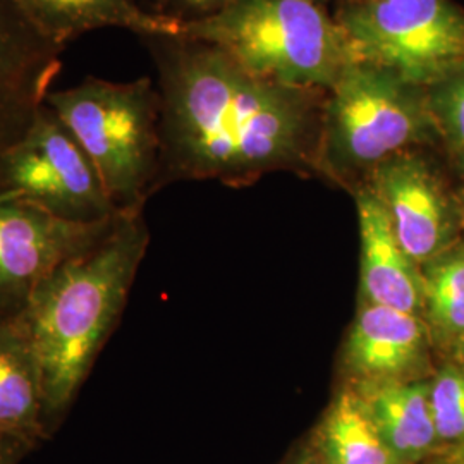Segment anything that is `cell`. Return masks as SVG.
Instances as JSON below:
<instances>
[{
	"instance_id": "ba28073f",
	"label": "cell",
	"mask_w": 464,
	"mask_h": 464,
	"mask_svg": "<svg viewBox=\"0 0 464 464\" xmlns=\"http://www.w3.org/2000/svg\"><path fill=\"white\" fill-rule=\"evenodd\" d=\"M433 151L437 150L402 151L365 181L381 201L401 246L418 266L454 246L464 234L458 186H450Z\"/></svg>"
},
{
	"instance_id": "52a82bcc",
	"label": "cell",
	"mask_w": 464,
	"mask_h": 464,
	"mask_svg": "<svg viewBox=\"0 0 464 464\" xmlns=\"http://www.w3.org/2000/svg\"><path fill=\"white\" fill-rule=\"evenodd\" d=\"M0 198L24 199L76 222H99L121 210L47 103L28 131L0 157Z\"/></svg>"
},
{
	"instance_id": "8992f818",
	"label": "cell",
	"mask_w": 464,
	"mask_h": 464,
	"mask_svg": "<svg viewBox=\"0 0 464 464\" xmlns=\"http://www.w3.org/2000/svg\"><path fill=\"white\" fill-rule=\"evenodd\" d=\"M334 17L354 61L420 88L464 69V7L456 0H351Z\"/></svg>"
},
{
	"instance_id": "484cf974",
	"label": "cell",
	"mask_w": 464,
	"mask_h": 464,
	"mask_svg": "<svg viewBox=\"0 0 464 464\" xmlns=\"http://www.w3.org/2000/svg\"><path fill=\"white\" fill-rule=\"evenodd\" d=\"M415 464H461L456 458H452V459H435V461H420V463Z\"/></svg>"
},
{
	"instance_id": "7a4b0ae2",
	"label": "cell",
	"mask_w": 464,
	"mask_h": 464,
	"mask_svg": "<svg viewBox=\"0 0 464 464\" xmlns=\"http://www.w3.org/2000/svg\"><path fill=\"white\" fill-rule=\"evenodd\" d=\"M149 239L141 207L121 208L95 245L50 274L11 315L40 373L50 437L122 314Z\"/></svg>"
},
{
	"instance_id": "3957f363",
	"label": "cell",
	"mask_w": 464,
	"mask_h": 464,
	"mask_svg": "<svg viewBox=\"0 0 464 464\" xmlns=\"http://www.w3.org/2000/svg\"><path fill=\"white\" fill-rule=\"evenodd\" d=\"M416 149L440 150L427 90L353 61L325 92L316 174L353 191L385 160Z\"/></svg>"
},
{
	"instance_id": "277c9868",
	"label": "cell",
	"mask_w": 464,
	"mask_h": 464,
	"mask_svg": "<svg viewBox=\"0 0 464 464\" xmlns=\"http://www.w3.org/2000/svg\"><path fill=\"white\" fill-rule=\"evenodd\" d=\"M179 36L210 44L251 74L327 92L354 61L335 17L318 0H239L181 23Z\"/></svg>"
},
{
	"instance_id": "7c38bea8",
	"label": "cell",
	"mask_w": 464,
	"mask_h": 464,
	"mask_svg": "<svg viewBox=\"0 0 464 464\" xmlns=\"http://www.w3.org/2000/svg\"><path fill=\"white\" fill-rule=\"evenodd\" d=\"M356 201L362 241V303L423 316L421 266L402 249L381 201L365 184L351 191Z\"/></svg>"
},
{
	"instance_id": "d6986e66",
	"label": "cell",
	"mask_w": 464,
	"mask_h": 464,
	"mask_svg": "<svg viewBox=\"0 0 464 464\" xmlns=\"http://www.w3.org/2000/svg\"><path fill=\"white\" fill-rule=\"evenodd\" d=\"M440 150L448 160L464 157V69L427 88Z\"/></svg>"
},
{
	"instance_id": "603a6c76",
	"label": "cell",
	"mask_w": 464,
	"mask_h": 464,
	"mask_svg": "<svg viewBox=\"0 0 464 464\" xmlns=\"http://www.w3.org/2000/svg\"><path fill=\"white\" fill-rule=\"evenodd\" d=\"M448 162L450 169L454 170V174L461 179V183H464V157H458V159H452Z\"/></svg>"
},
{
	"instance_id": "4fadbf2b",
	"label": "cell",
	"mask_w": 464,
	"mask_h": 464,
	"mask_svg": "<svg viewBox=\"0 0 464 464\" xmlns=\"http://www.w3.org/2000/svg\"><path fill=\"white\" fill-rule=\"evenodd\" d=\"M354 387L396 463L425 461L440 448L431 415L430 381L356 382Z\"/></svg>"
},
{
	"instance_id": "2e32d148",
	"label": "cell",
	"mask_w": 464,
	"mask_h": 464,
	"mask_svg": "<svg viewBox=\"0 0 464 464\" xmlns=\"http://www.w3.org/2000/svg\"><path fill=\"white\" fill-rule=\"evenodd\" d=\"M316 452L325 464H398L356 387H344L332 401L318 429Z\"/></svg>"
},
{
	"instance_id": "ac0fdd59",
	"label": "cell",
	"mask_w": 464,
	"mask_h": 464,
	"mask_svg": "<svg viewBox=\"0 0 464 464\" xmlns=\"http://www.w3.org/2000/svg\"><path fill=\"white\" fill-rule=\"evenodd\" d=\"M430 406L440 448L464 444V365L449 363L430 379Z\"/></svg>"
},
{
	"instance_id": "30bf717a",
	"label": "cell",
	"mask_w": 464,
	"mask_h": 464,
	"mask_svg": "<svg viewBox=\"0 0 464 464\" xmlns=\"http://www.w3.org/2000/svg\"><path fill=\"white\" fill-rule=\"evenodd\" d=\"M64 50L34 24L19 0H0V157L45 105Z\"/></svg>"
},
{
	"instance_id": "f1b7e54d",
	"label": "cell",
	"mask_w": 464,
	"mask_h": 464,
	"mask_svg": "<svg viewBox=\"0 0 464 464\" xmlns=\"http://www.w3.org/2000/svg\"><path fill=\"white\" fill-rule=\"evenodd\" d=\"M0 442H9V440H5V439H2V437H0Z\"/></svg>"
},
{
	"instance_id": "83f0119b",
	"label": "cell",
	"mask_w": 464,
	"mask_h": 464,
	"mask_svg": "<svg viewBox=\"0 0 464 464\" xmlns=\"http://www.w3.org/2000/svg\"><path fill=\"white\" fill-rule=\"evenodd\" d=\"M318 2L325 4V2H331V0H318ZM334 2H337V4H343V2H351V0H334Z\"/></svg>"
},
{
	"instance_id": "9c48e42d",
	"label": "cell",
	"mask_w": 464,
	"mask_h": 464,
	"mask_svg": "<svg viewBox=\"0 0 464 464\" xmlns=\"http://www.w3.org/2000/svg\"><path fill=\"white\" fill-rule=\"evenodd\" d=\"M116 216L76 222L24 199L0 198V315L17 314L50 274L95 245Z\"/></svg>"
},
{
	"instance_id": "5bb4252c",
	"label": "cell",
	"mask_w": 464,
	"mask_h": 464,
	"mask_svg": "<svg viewBox=\"0 0 464 464\" xmlns=\"http://www.w3.org/2000/svg\"><path fill=\"white\" fill-rule=\"evenodd\" d=\"M0 437L30 452L50 439L38 368L7 315H0Z\"/></svg>"
},
{
	"instance_id": "ffe728a7",
	"label": "cell",
	"mask_w": 464,
	"mask_h": 464,
	"mask_svg": "<svg viewBox=\"0 0 464 464\" xmlns=\"http://www.w3.org/2000/svg\"><path fill=\"white\" fill-rule=\"evenodd\" d=\"M239 0H155V13L179 23L216 16Z\"/></svg>"
},
{
	"instance_id": "d4e9b609",
	"label": "cell",
	"mask_w": 464,
	"mask_h": 464,
	"mask_svg": "<svg viewBox=\"0 0 464 464\" xmlns=\"http://www.w3.org/2000/svg\"><path fill=\"white\" fill-rule=\"evenodd\" d=\"M452 353H454V358H456V362H458V363H461V365H464V339L463 341H459V343L454 346Z\"/></svg>"
},
{
	"instance_id": "cb8c5ba5",
	"label": "cell",
	"mask_w": 464,
	"mask_h": 464,
	"mask_svg": "<svg viewBox=\"0 0 464 464\" xmlns=\"http://www.w3.org/2000/svg\"><path fill=\"white\" fill-rule=\"evenodd\" d=\"M458 203H459V214H461V224H463L464 232V183L458 186Z\"/></svg>"
},
{
	"instance_id": "44dd1931",
	"label": "cell",
	"mask_w": 464,
	"mask_h": 464,
	"mask_svg": "<svg viewBox=\"0 0 464 464\" xmlns=\"http://www.w3.org/2000/svg\"><path fill=\"white\" fill-rule=\"evenodd\" d=\"M26 454H30V450L14 442H0V464H19Z\"/></svg>"
},
{
	"instance_id": "4316f807",
	"label": "cell",
	"mask_w": 464,
	"mask_h": 464,
	"mask_svg": "<svg viewBox=\"0 0 464 464\" xmlns=\"http://www.w3.org/2000/svg\"><path fill=\"white\" fill-rule=\"evenodd\" d=\"M454 458H456L459 463L464 464V444L461 448H458L454 450Z\"/></svg>"
},
{
	"instance_id": "6da1fadb",
	"label": "cell",
	"mask_w": 464,
	"mask_h": 464,
	"mask_svg": "<svg viewBox=\"0 0 464 464\" xmlns=\"http://www.w3.org/2000/svg\"><path fill=\"white\" fill-rule=\"evenodd\" d=\"M157 69L167 179L241 186L276 170L315 172L324 90L274 83L210 44L141 36Z\"/></svg>"
},
{
	"instance_id": "8fae6325",
	"label": "cell",
	"mask_w": 464,
	"mask_h": 464,
	"mask_svg": "<svg viewBox=\"0 0 464 464\" xmlns=\"http://www.w3.org/2000/svg\"><path fill=\"white\" fill-rule=\"evenodd\" d=\"M431 343L423 316L362 303L344 363L356 382L411 381L429 363Z\"/></svg>"
},
{
	"instance_id": "e0dca14e",
	"label": "cell",
	"mask_w": 464,
	"mask_h": 464,
	"mask_svg": "<svg viewBox=\"0 0 464 464\" xmlns=\"http://www.w3.org/2000/svg\"><path fill=\"white\" fill-rule=\"evenodd\" d=\"M421 276L431 341L454 349L464 339V239L421 266Z\"/></svg>"
},
{
	"instance_id": "5b68a950",
	"label": "cell",
	"mask_w": 464,
	"mask_h": 464,
	"mask_svg": "<svg viewBox=\"0 0 464 464\" xmlns=\"http://www.w3.org/2000/svg\"><path fill=\"white\" fill-rule=\"evenodd\" d=\"M45 103L78 141L117 208L143 207L160 170V95L149 76H95L52 90Z\"/></svg>"
},
{
	"instance_id": "7402d4cb",
	"label": "cell",
	"mask_w": 464,
	"mask_h": 464,
	"mask_svg": "<svg viewBox=\"0 0 464 464\" xmlns=\"http://www.w3.org/2000/svg\"><path fill=\"white\" fill-rule=\"evenodd\" d=\"M296 464H325L316 450H306Z\"/></svg>"
},
{
	"instance_id": "9a60e30c",
	"label": "cell",
	"mask_w": 464,
	"mask_h": 464,
	"mask_svg": "<svg viewBox=\"0 0 464 464\" xmlns=\"http://www.w3.org/2000/svg\"><path fill=\"white\" fill-rule=\"evenodd\" d=\"M34 24L66 49L82 34L122 28L134 34H179L181 23L140 7L136 0H19Z\"/></svg>"
}]
</instances>
